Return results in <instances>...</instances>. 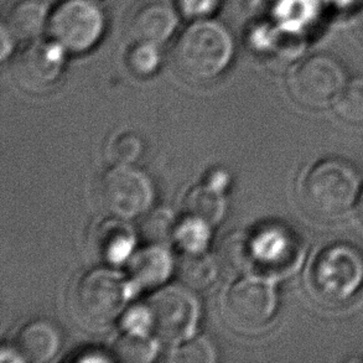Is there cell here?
Returning <instances> with one entry per match:
<instances>
[{
	"label": "cell",
	"mask_w": 363,
	"mask_h": 363,
	"mask_svg": "<svg viewBox=\"0 0 363 363\" xmlns=\"http://www.w3.org/2000/svg\"><path fill=\"white\" fill-rule=\"evenodd\" d=\"M236 41L225 23L215 18L190 21L177 35L172 50V67L182 79L207 84L218 79L233 62Z\"/></svg>",
	"instance_id": "1"
},
{
	"label": "cell",
	"mask_w": 363,
	"mask_h": 363,
	"mask_svg": "<svg viewBox=\"0 0 363 363\" xmlns=\"http://www.w3.org/2000/svg\"><path fill=\"white\" fill-rule=\"evenodd\" d=\"M359 184V172L351 162L326 159L316 164L301 182V206L316 220L336 221L354 205Z\"/></svg>",
	"instance_id": "2"
},
{
	"label": "cell",
	"mask_w": 363,
	"mask_h": 363,
	"mask_svg": "<svg viewBox=\"0 0 363 363\" xmlns=\"http://www.w3.org/2000/svg\"><path fill=\"white\" fill-rule=\"evenodd\" d=\"M362 285L363 255L354 245H329L318 255L310 268V291L326 305L347 303Z\"/></svg>",
	"instance_id": "3"
},
{
	"label": "cell",
	"mask_w": 363,
	"mask_h": 363,
	"mask_svg": "<svg viewBox=\"0 0 363 363\" xmlns=\"http://www.w3.org/2000/svg\"><path fill=\"white\" fill-rule=\"evenodd\" d=\"M107 26V14L99 0H61L51 10L48 36L69 56H79L101 44Z\"/></svg>",
	"instance_id": "4"
},
{
	"label": "cell",
	"mask_w": 363,
	"mask_h": 363,
	"mask_svg": "<svg viewBox=\"0 0 363 363\" xmlns=\"http://www.w3.org/2000/svg\"><path fill=\"white\" fill-rule=\"evenodd\" d=\"M127 299V284L121 275L107 269L91 270L74 284L69 308L74 319L89 329L113 323Z\"/></svg>",
	"instance_id": "5"
},
{
	"label": "cell",
	"mask_w": 363,
	"mask_h": 363,
	"mask_svg": "<svg viewBox=\"0 0 363 363\" xmlns=\"http://www.w3.org/2000/svg\"><path fill=\"white\" fill-rule=\"evenodd\" d=\"M147 334L162 341L179 344L194 333L199 318L195 296L184 288L159 290L142 305Z\"/></svg>",
	"instance_id": "6"
},
{
	"label": "cell",
	"mask_w": 363,
	"mask_h": 363,
	"mask_svg": "<svg viewBox=\"0 0 363 363\" xmlns=\"http://www.w3.org/2000/svg\"><path fill=\"white\" fill-rule=\"evenodd\" d=\"M347 82L344 66L328 54L303 60L290 74L289 92L306 108H324L335 102Z\"/></svg>",
	"instance_id": "7"
},
{
	"label": "cell",
	"mask_w": 363,
	"mask_h": 363,
	"mask_svg": "<svg viewBox=\"0 0 363 363\" xmlns=\"http://www.w3.org/2000/svg\"><path fill=\"white\" fill-rule=\"evenodd\" d=\"M69 52L51 38L26 43L11 59V74L20 89L33 94L49 91L66 69Z\"/></svg>",
	"instance_id": "8"
},
{
	"label": "cell",
	"mask_w": 363,
	"mask_h": 363,
	"mask_svg": "<svg viewBox=\"0 0 363 363\" xmlns=\"http://www.w3.org/2000/svg\"><path fill=\"white\" fill-rule=\"evenodd\" d=\"M99 207L119 220H130L147 210L154 199L152 184L145 174L129 165H116L101 177Z\"/></svg>",
	"instance_id": "9"
},
{
	"label": "cell",
	"mask_w": 363,
	"mask_h": 363,
	"mask_svg": "<svg viewBox=\"0 0 363 363\" xmlns=\"http://www.w3.org/2000/svg\"><path fill=\"white\" fill-rule=\"evenodd\" d=\"M277 296L273 286L259 278H243L232 284L222 299V313L232 328L259 329L274 314Z\"/></svg>",
	"instance_id": "10"
},
{
	"label": "cell",
	"mask_w": 363,
	"mask_h": 363,
	"mask_svg": "<svg viewBox=\"0 0 363 363\" xmlns=\"http://www.w3.org/2000/svg\"><path fill=\"white\" fill-rule=\"evenodd\" d=\"M182 15L175 5L149 3L138 9L130 21L133 41L164 46L177 35Z\"/></svg>",
	"instance_id": "11"
},
{
	"label": "cell",
	"mask_w": 363,
	"mask_h": 363,
	"mask_svg": "<svg viewBox=\"0 0 363 363\" xmlns=\"http://www.w3.org/2000/svg\"><path fill=\"white\" fill-rule=\"evenodd\" d=\"M60 333L51 321L31 320L18 331L14 351L21 362H48L60 349Z\"/></svg>",
	"instance_id": "12"
},
{
	"label": "cell",
	"mask_w": 363,
	"mask_h": 363,
	"mask_svg": "<svg viewBox=\"0 0 363 363\" xmlns=\"http://www.w3.org/2000/svg\"><path fill=\"white\" fill-rule=\"evenodd\" d=\"M50 5L45 0H16L10 5L3 24L19 43H30L48 34Z\"/></svg>",
	"instance_id": "13"
},
{
	"label": "cell",
	"mask_w": 363,
	"mask_h": 363,
	"mask_svg": "<svg viewBox=\"0 0 363 363\" xmlns=\"http://www.w3.org/2000/svg\"><path fill=\"white\" fill-rule=\"evenodd\" d=\"M129 274L139 288H154L162 284L172 269V258L160 245H150L133 257Z\"/></svg>",
	"instance_id": "14"
},
{
	"label": "cell",
	"mask_w": 363,
	"mask_h": 363,
	"mask_svg": "<svg viewBox=\"0 0 363 363\" xmlns=\"http://www.w3.org/2000/svg\"><path fill=\"white\" fill-rule=\"evenodd\" d=\"M222 187L211 182L192 187L184 202L186 216L196 218L208 226L221 221L225 213V199Z\"/></svg>",
	"instance_id": "15"
},
{
	"label": "cell",
	"mask_w": 363,
	"mask_h": 363,
	"mask_svg": "<svg viewBox=\"0 0 363 363\" xmlns=\"http://www.w3.org/2000/svg\"><path fill=\"white\" fill-rule=\"evenodd\" d=\"M134 245V235L119 218L102 223L96 240L101 258L109 263H119L127 258Z\"/></svg>",
	"instance_id": "16"
},
{
	"label": "cell",
	"mask_w": 363,
	"mask_h": 363,
	"mask_svg": "<svg viewBox=\"0 0 363 363\" xmlns=\"http://www.w3.org/2000/svg\"><path fill=\"white\" fill-rule=\"evenodd\" d=\"M255 260L265 267L285 265L295 252L294 240L284 230H267L252 241Z\"/></svg>",
	"instance_id": "17"
},
{
	"label": "cell",
	"mask_w": 363,
	"mask_h": 363,
	"mask_svg": "<svg viewBox=\"0 0 363 363\" xmlns=\"http://www.w3.org/2000/svg\"><path fill=\"white\" fill-rule=\"evenodd\" d=\"M217 265L211 257L200 253H185L179 264V275L184 284L191 289H203L216 277Z\"/></svg>",
	"instance_id": "18"
},
{
	"label": "cell",
	"mask_w": 363,
	"mask_h": 363,
	"mask_svg": "<svg viewBox=\"0 0 363 363\" xmlns=\"http://www.w3.org/2000/svg\"><path fill=\"white\" fill-rule=\"evenodd\" d=\"M157 347L147 335L125 331L113 345V359L121 362H149L154 359Z\"/></svg>",
	"instance_id": "19"
},
{
	"label": "cell",
	"mask_w": 363,
	"mask_h": 363,
	"mask_svg": "<svg viewBox=\"0 0 363 363\" xmlns=\"http://www.w3.org/2000/svg\"><path fill=\"white\" fill-rule=\"evenodd\" d=\"M128 69L138 77H150L157 72L162 62V46L133 41L127 52Z\"/></svg>",
	"instance_id": "20"
},
{
	"label": "cell",
	"mask_w": 363,
	"mask_h": 363,
	"mask_svg": "<svg viewBox=\"0 0 363 363\" xmlns=\"http://www.w3.org/2000/svg\"><path fill=\"white\" fill-rule=\"evenodd\" d=\"M220 260L225 269L241 274L255 262L252 241L240 233L227 237L220 248Z\"/></svg>",
	"instance_id": "21"
},
{
	"label": "cell",
	"mask_w": 363,
	"mask_h": 363,
	"mask_svg": "<svg viewBox=\"0 0 363 363\" xmlns=\"http://www.w3.org/2000/svg\"><path fill=\"white\" fill-rule=\"evenodd\" d=\"M336 112L346 122L363 123V76L347 79L336 99Z\"/></svg>",
	"instance_id": "22"
},
{
	"label": "cell",
	"mask_w": 363,
	"mask_h": 363,
	"mask_svg": "<svg viewBox=\"0 0 363 363\" xmlns=\"http://www.w3.org/2000/svg\"><path fill=\"white\" fill-rule=\"evenodd\" d=\"M144 150L142 138L133 132L116 134L107 144V157L114 165H130L137 162Z\"/></svg>",
	"instance_id": "23"
},
{
	"label": "cell",
	"mask_w": 363,
	"mask_h": 363,
	"mask_svg": "<svg viewBox=\"0 0 363 363\" xmlns=\"http://www.w3.org/2000/svg\"><path fill=\"white\" fill-rule=\"evenodd\" d=\"M175 240L187 253H200L206 248L210 226L192 217L186 218L175 228Z\"/></svg>",
	"instance_id": "24"
},
{
	"label": "cell",
	"mask_w": 363,
	"mask_h": 363,
	"mask_svg": "<svg viewBox=\"0 0 363 363\" xmlns=\"http://www.w3.org/2000/svg\"><path fill=\"white\" fill-rule=\"evenodd\" d=\"M177 349L172 351V362H213L215 351L208 340L205 337H194L180 342Z\"/></svg>",
	"instance_id": "25"
},
{
	"label": "cell",
	"mask_w": 363,
	"mask_h": 363,
	"mask_svg": "<svg viewBox=\"0 0 363 363\" xmlns=\"http://www.w3.org/2000/svg\"><path fill=\"white\" fill-rule=\"evenodd\" d=\"M174 218L170 212L155 211L147 216L142 225V236L150 245H160L175 235Z\"/></svg>",
	"instance_id": "26"
},
{
	"label": "cell",
	"mask_w": 363,
	"mask_h": 363,
	"mask_svg": "<svg viewBox=\"0 0 363 363\" xmlns=\"http://www.w3.org/2000/svg\"><path fill=\"white\" fill-rule=\"evenodd\" d=\"M223 1L225 0H174V5L182 18L195 21L215 18Z\"/></svg>",
	"instance_id": "27"
},
{
	"label": "cell",
	"mask_w": 363,
	"mask_h": 363,
	"mask_svg": "<svg viewBox=\"0 0 363 363\" xmlns=\"http://www.w3.org/2000/svg\"><path fill=\"white\" fill-rule=\"evenodd\" d=\"M0 43H1V49H0V59H1V61L5 62L6 60L13 59L15 52H16V46L19 44V41L3 23H1V28H0Z\"/></svg>",
	"instance_id": "28"
},
{
	"label": "cell",
	"mask_w": 363,
	"mask_h": 363,
	"mask_svg": "<svg viewBox=\"0 0 363 363\" xmlns=\"http://www.w3.org/2000/svg\"><path fill=\"white\" fill-rule=\"evenodd\" d=\"M330 4L335 5V6H349L352 4L354 0H326Z\"/></svg>",
	"instance_id": "29"
},
{
	"label": "cell",
	"mask_w": 363,
	"mask_h": 363,
	"mask_svg": "<svg viewBox=\"0 0 363 363\" xmlns=\"http://www.w3.org/2000/svg\"><path fill=\"white\" fill-rule=\"evenodd\" d=\"M357 19H359V28L363 31V0H361V3L359 5V13H357Z\"/></svg>",
	"instance_id": "30"
},
{
	"label": "cell",
	"mask_w": 363,
	"mask_h": 363,
	"mask_svg": "<svg viewBox=\"0 0 363 363\" xmlns=\"http://www.w3.org/2000/svg\"><path fill=\"white\" fill-rule=\"evenodd\" d=\"M359 218H361V220H362V222H363V191H362V194H361V197H359Z\"/></svg>",
	"instance_id": "31"
}]
</instances>
